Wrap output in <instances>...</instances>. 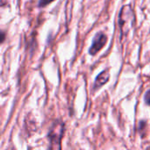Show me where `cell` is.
Instances as JSON below:
<instances>
[{"label":"cell","instance_id":"obj_3","mask_svg":"<svg viewBox=\"0 0 150 150\" xmlns=\"http://www.w3.org/2000/svg\"><path fill=\"white\" fill-rule=\"evenodd\" d=\"M106 41H107V37L105 33H97L92 41V45L90 48V54L92 55L96 54L105 45Z\"/></svg>","mask_w":150,"mask_h":150},{"label":"cell","instance_id":"obj_2","mask_svg":"<svg viewBox=\"0 0 150 150\" xmlns=\"http://www.w3.org/2000/svg\"><path fill=\"white\" fill-rule=\"evenodd\" d=\"M63 133V125L62 123H56L48 134L52 149H60V142Z\"/></svg>","mask_w":150,"mask_h":150},{"label":"cell","instance_id":"obj_4","mask_svg":"<svg viewBox=\"0 0 150 150\" xmlns=\"http://www.w3.org/2000/svg\"><path fill=\"white\" fill-rule=\"evenodd\" d=\"M109 77H110V74H109L108 70H105V71L101 72L96 78V81L94 83V89L98 90V88L103 86L109 80Z\"/></svg>","mask_w":150,"mask_h":150},{"label":"cell","instance_id":"obj_5","mask_svg":"<svg viewBox=\"0 0 150 150\" xmlns=\"http://www.w3.org/2000/svg\"><path fill=\"white\" fill-rule=\"evenodd\" d=\"M54 0H40V4H39V5L40 6H45V5H47V4H48L49 3H51V2H53Z\"/></svg>","mask_w":150,"mask_h":150},{"label":"cell","instance_id":"obj_1","mask_svg":"<svg viewBox=\"0 0 150 150\" xmlns=\"http://www.w3.org/2000/svg\"><path fill=\"white\" fill-rule=\"evenodd\" d=\"M134 21V14L131 7L129 5L124 6L120 13V25L121 28V33L126 34L128 33L130 24H133Z\"/></svg>","mask_w":150,"mask_h":150},{"label":"cell","instance_id":"obj_7","mask_svg":"<svg viewBox=\"0 0 150 150\" xmlns=\"http://www.w3.org/2000/svg\"><path fill=\"white\" fill-rule=\"evenodd\" d=\"M4 37H5V34H4V33H3V32H0V43L4 41Z\"/></svg>","mask_w":150,"mask_h":150},{"label":"cell","instance_id":"obj_6","mask_svg":"<svg viewBox=\"0 0 150 150\" xmlns=\"http://www.w3.org/2000/svg\"><path fill=\"white\" fill-rule=\"evenodd\" d=\"M145 102L150 105V90L149 91H147V93L145 95Z\"/></svg>","mask_w":150,"mask_h":150}]
</instances>
